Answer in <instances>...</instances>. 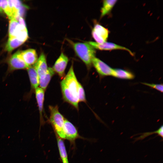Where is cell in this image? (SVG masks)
<instances>
[{"mask_svg": "<svg viewBox=\"0 0 163 163\" xmlns=\"http://www.w3.org/2000/svg\"><path fill=\"white\" fill-rule=\"evenodd\" d=\"M35 91L40 118L42 119L44 100L45 90L38 87L35 90Z\"/></svg>", "mask_w": 163, "mask_h": 163, "instance_id": "14", "label": "cell"}, {"mask_svg": "<svg viewBox=\"0 0 163 163\" xmlns=\"http://www.w3.org/2000/svg\"><path fill=\"white\" fill-rule=\"evenodd\" d=\"M50 121L55 130L62 139H65L63 128L65 119L59 110L57 106H50Z\"/></svg>", "mask_w": 163, "mask_h": 163, "instance_id": "3", "label": "cell"}, {"mask_svg": "<svg viewBox=\"0 0 163 163\" xmlns=\"http://www.w3.org/2000/svg\"><path fill=\"white\" fill-rule=\"evenodd\" d=\"M0 8L1 10H4L10 19L14 18V13L9 7L7 0H0Z\"/></svg>", "mask_w": 163, "mask_h": 163, "instance_id": "20", "label": "cell"}, {"mask_svg": "<svg viewBox=\"0 0 163 163\" xmlns=\"http://www.w3.org/2000/svg\"><path fill=\"white\" fill-rule=\"evenodd\" d=\"M87 42L94 49L105 50H125L129 52L131 55H134L133 53L128 48L112 43L106 42L102 43H98L96 42L91 41Z\"/></svg>", "mask_w": 163, "mask_h": 163, "instance_id": "7", "label": "cell"}, {"mask_svg": "<svg viewBox=\"0 0 163 163\" xmlns=\"http://www.w3.org/2000/svg\"><path fill=\"white\" fill-rule=\"evenodd\" d=\"M65 139L70 141L75 140L78 137V133L75 126L70 121L65 119L63 128Z\"/></svg>", "mask_w": 163, "mask_h": 163, "instance_id": "9", "label": "cell"}, {"mask_svg": "<svg viewBox=\"0 0 163 163\" xmlns=\"http://www.w3.org/2000/svg\"><path fill=\"white\" fill-rule=\"evenodd\" d=\"M163 126H161L157 130L154 132L145 133H142V135L138 138L137 140L142 139L146 137L154 134H157L159 136L163 137Z\"/></svg>", "mask_w": 163, "mask_h": 163, "instance_id": "22", "label": "cell"}, {"mask_svg": "<svg viewBox=\"0 0 163 163\" xmlns=\"http://www.w3.org/2000/svg\"><path fill=\"white\" fill-rule=\"evenodd\" d=\"M24 43L19 40L16 37H9L5 49L8 52L12 51Z\"/></svg>", "mask_w": 163, "mask_h": 163, "instance_id": "19", "label": "cell"}, {"mask_svg": "<svg viewBox=\"0 0 163 163\" xmlns=\"http://www.w3.org/2000/svg\"></svg>", "mask_w": 163, "mask_h": 163, "instance_id": "27", "label": "cell"}, {"mask_svg": "<svg viewBox=\"0 0 163 163\" xmlns=\"http://www.w3.org/2000/svg\"><path fill=\"white\" fill-rule=\"evenodd\" d=\"M142 84L155 89L161 92H163V85L162 84H150L142 83Z\"/></svg>", "mask_w": 163, "mask_h": 163, "instance_id": "24", "label": "cell"}, {"mask_svg": "<svg viewBox=\"0 0 163 163\" xmlns=\"http://www.w3.org/2000/svg\"><path fill=\"white\" fill-rule=\"evenodd\" d=\"M55 72L52 68L48 67L46 73L39 77V85L40 88L45 90Z\"/></svg>", "mask_w": 163, "mask_h": 163, "instance_id": "13", "label": "cell"}, {"mask_svg": "<svg viewBox=\"0 0 163 163\" xmlns=\"http://www.w3.org/2000/svg\"><path fill=\"white\" fill-rule=\"evenodd\" d=\"M72 64L66 75L60 82L62 97L64 100L77 110L79 102L78 96V83Z\"/></svg>", "mask_w": 163, "mask_h": 163, "instance_id": "1", "label": "cell"}, {"mask_svg": "<svg viewBox=\"0 0 163 163\" xmlns=\"http://www.w3.org/2000/svg\"><path fill=\"white\" fill-rule=\"evenodd\" d=\"M39 77L44 75L46 72L47 67L46 59L44 54L42 53L36 62L33 65Z\"/></svg>", "mask_w": 163, "mask_h": 163, "instance_id": "11", "label": "cell"}, {"mask_svg": "<svg viewBox=\"0 0 163 163\" xmlns=\"http://www.w3.org/2000/svg\"><path fill=\"white\" fill-rule=\"evenodd\" d=\"M78 96L79 102H85L86 99L84 89L80 83H78Z\"/></svg>", "mask_w": 163, "mask_h": 163, "instance_id": "23", "label": "cell"}, {"mask_svg": "<svg viewBox=\"0 0 163 163\" xmlns=\"http://www.w3.org/2000/svg\"><path fill=\"white\" fill-rule=\"evenodd\" d=\"M68 61V57L62 52L52 68L55 72L62 78L64 77L65 71Z\"/></svg>", "mask_w": 163, "mask_h": 163, "instance_id": "6", "label": "cell"}, {"mask_svg": "<svg viewBox=\"0 0 163 163\" xmlns=\"http://www.w3.org/2000/svg\"><path fill=\"white\" fill-rule=\"evenodd\" d=\"M72 46L77 56L89 68L92 65L93 59L95 57L94 49L87 42L85 43L74 42L68 40Z\"/></svg>", "mask_w": 163, "mask_h": 163, "instance_id": "2", "label": "cell"}, {"mask_svg": "<svg viewBox=\"0 0 163 163\" xmlns=\"http://www.w3.org/2000/svg\"><path fill=\"white\" fill-rule=\"evenodd\" d=\"M108 30L98 24H95L91 34L96 42L102 43L106 42L108 37Z\"/></svg>", "mask_w": 163, "mask_h": 163, "instance_id": "5", "label": "cell"}, {"mask_svg": "<svg viewBox=\"0 0 163 163\" xmlns=\"http://www.w3.org/2000/svg\"><path fill=\"white\" fill-rule=\"evenodd\" d=\"M8 63L9 72L18 69H27L29 67L21 56L20 51L12 56Z\"/></svg>", "mask_w": 163, "mask_h": 163, "instance_id": "4", "label": "cell"}, {"mask_svg": "<svg viewBox=\"0 0 163 163\" xmlns=\"http://www.w3.org/2000/svg\"><path fill=\"white\" fill-rule=\"evenodd\" d=\"M92 64L101 76L112 75L113 69L99 59L94 57L92 60Z\"/></svg>", "mask_w": 163, "mask_h": 163, "instance_id": "8", "label": "cell"}, {"mask_svg": "<svg viewBox=\"0 0 163 163\" xmlns=\"http://www.w3.org/2000/svg\"><path fill=\"white\" fill-rule=\"evenodd\" d=\"M57 142L60 157L63 163H68V156L64 143L60 137L57 139Z\"/></svg>", "mask_w": 163, "mask_h": 163, "instance_id": "16", "label": "cell"}, {"mask_svg": "<svg viewBox=\"0 0 163 163\" xmlns=\"http://www.w3.org/2000/svg\"><path fill=\"white\" fill-rule=\"evenodd\" d=\"M19 29V24L18 21L14 18L11 19L8 28L9 37H15Z\"/></svg>", "mask_w": 163, "mask_h": 163, "instance_id": "18", "label": "cell"}, {"mask_svg": "<svg viewBox=\"0 0 163 163\" xmlns=\"http://www.w3.org/2000/svg\"><path fill=\"white\" fill-rule=\"evenodd\" d=\"M11 1L13 7L18 11L19 8L22 5L21 2L19 0H11Z\"/></svg>", "mask_w": 163, "mask_h": 163, "instance_id": "25", "label": "cell"}, {"mask_svg": "<svg viewBox=\"0 0 163 163\" xmlns=\"http://www.w3.org/2000/svg\"><path fill=\"white\" fill-rule=\"evenodd\" d=\"M1 9L0 8V11H1Z\"/></svg>", "mask_w": 163, "mask_h": 163, "instance_id": "26", "label": "cell"}, {"mask_svg": "<svg viewBox=\"0 0 163 163\" xmlns=\"http://www.w3.org/2000/svg\"><path fill=\"white\" fill-rule=\"evenodd\" d=\"M15 37L19 40L24 43L28 38L27 29L20 30L18 31Z\"/></svg>", "mask_w": 163, "mask_h": 163, "instance_id": "21", "label": "cell"}, {"mask_svg": "<svg viewBox=\"0 0 163 163\" xmlns=\"http://www.w3.org/2000/svg\"><path fill=\"white\" fill-rule=\"evenodd\" d=\"M20 53L21 58L29 66L34 64L38 59L36 52L34 49H29L20 51Z\"/></svg>", "mask_w": 163, "mask_h": 163, "instance_id": "10", "label": "cell"}, {"mask_svg": "<svg viewBox=\"0 0 163 163\" xmlns=\"http://www.w3.org/2000/svg\"><path fill=\"white\" fill-rule=\"evenodd\" d=\"M112 76L118 78L131 79L134 75L131 72L121 69H113Z\"/></svg>", "mask_w": 163, "mask_h": 163, "instance_id": "15", "label": "cell"}, {"mask_svg": "<svg viewBox=\"0 0 163 163\" xmlns=\"http://www.w3.org/2000/svg\"><path fill=\"white\" fill-rule=\"evenodd\" d=\"M27 70L30 80L31 89L32 91H35L39 85L38 75L33 65L29 66Z\"/></svg>", "mask_w": 163, "mask_h": 163, "instance_id": "12", "label": "cell"}, {"mask_svg": "<svg viewBox=\"0 0 163 163\" xmlns=\"http://www.w3.org/2000/svg\"><path fill=\"white\" fill-rule=\"evenodd\" d=\"M117 0H105L103 1V6L101 9V17H102L108 14L111 11Z\"/></svg>", "mask_w": 163, "mask_h": 163, "instance_id": "17", "label": "cell"}]
</instances>
